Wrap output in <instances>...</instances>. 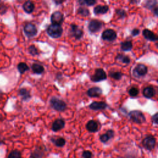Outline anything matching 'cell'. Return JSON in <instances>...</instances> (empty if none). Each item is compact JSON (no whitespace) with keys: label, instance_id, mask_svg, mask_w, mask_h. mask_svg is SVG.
Returning <instances> with one entry per match:
<instances>
[{"label":"cell","instance_id":"1","mask_svg":"<svg viewBox=\"0 0 158 158\" xmlns=\"http://www.w3.org/2000/svg\"><path fill=\"white\" fill-rule=\"evenodd\" d=\"M51 107L55 110L58 112H63L67 108L66 103L62 99L57 97H52L49 101Z\"/></svg>","mask_w":158,"mask_h":158},{"label":"cell","instance_id":"2","mask_svg":"<svg viewBox=\"0 0 158 158\" xmlns=\"http://www.w3.org/2000/svg\"><path fill=\"white\" fill-rule=\"evenodd\" d=\"M48 35L53 38H58L60 37L62 34L63 30L60 25L51 24L48 26L46 29Z\"/></svg>","mask_w":158,"mask_h":158},{"label":"cell","instance_id":"3","mask_svg":"<svg viewBox=\"0 0 158 158\" xmlns=\"http://www.w3.org/2000/svg\"><path fill=\"white\" fill-rule=\"evenodd\" d=\"M128 117L132 122L138 124H141L146 122V117L139 110H131L128 113Z\"/></svg>","mask_w":158,"mask_h":158},{"label":"cell","instance_id":"4","mask_svg":"<svg viewBox=\"0 0 158 158\" xmlns=\"http://www.w3.org/2000/svg\"><path fill=\"white\" fill-rule=\"evenodd\" d=\"M156 144V138L152 135H148L142 141L143 146L148 151H152Z\"/></svg>","mask_w":158,"mask_h":158},{"label":"cell","instance_id":"5","mask_svg":"<svg viewBox=\"0 0 158 158\" xmlns=\"http://www.w3.org/2000/svg\"><path fill=\"white\" fill-rule=\"evenodd\" d=\"M107 74L106 72L101 68L96 69L94 71V73L91 76V80L93 82H99L107 79Z\"/></svg>","mask_w":158,"mask_h":158},{"label":"cell","instance_id":"6","mask_svg":"<svg viewBox=\"0 0 158 158\" xmlns=\"http://www.w3.org/2000/svg\"><path fill=\"white\" fill-rule=\"evenodd\" d=\"M24 33H25L26 36L28 38H31L35 36L38 32L37 28L35 25L31 23H27L23 28Z\"/></svg>","mask_w":158,"mask_h":158},{"label":"cell","instance_id":"7","mask_svg":"<svg viewBox=\"0 0 158 158\" xmlns=\"http://www.w3.org/2000/svg\"><path fill=\"white\" fill-rule=\"evenodd\" d=\"M148 73V67L142 64H138L133 69V73L136 77H141L145 76Z\"/></svg>","mask_w":158,"mask_h":158},{"label":"cell","instance_id":"8","mask_svg":"<svg viewBox=\"0 0 158 158\" xmlns=\"http://www.w3.org/2000/svg\"><path fill=\"white\" fill-rule=\"evenodd\" d=\"M101 38L103 40L113 41L117 38V33L112 29H106L102 32Z\"/></svg>","mask_w":158,"mask_h":158},{"label":"cell","instance_id":"9","mask_svg":"<svg viewBox=\"0 0 158 158\" xmlns=\"http://www.w3.org/2000/svg\"><path fill=\"white\" fill-rule=\"evenodd\" d=\"M102 26V23L96 19L91 20L88 24V28L91 33H96L101 30Z\"/></svg>","mask_w":158,"mask_h":158},{"label":"cell","instance_id":"10","mask_svg":"<svg viewBox=\"0 0 158 158\" xmlns=\"http://www.w3.org/2000/svg\"><path fill=\"white\" fill-rule=\"evenodd\" d=\"M51 22L52 24L61 25L64 22V15L59 11H55L51 16Z\"/></svg>","mask_w":158,"mask_h":158},{"label":"cell","instance_id":"11","mask_svg":"<svg viewBox=\"0 0 158 158\" xmlns=\"http://www.w3.org/2000/svg\"><path fill=\"white\" fill-rule=\"evenodd\" d=\"M65 122L64 119L57 118L52 122L51 129L53 131L57 132L63 129L65 127Z\"/></svg>","mask_w":158,"mask_h":158},{"label":"cell","instance_id":"12","mask_svg":"<svg viewBox=\"0 0 158 158\" xmlns=\"http://www.w3.org/2000/svg\"><path fill=\"white\" fill-rule=\"evenodd\" d=\"M108 107V105L106 102L104 101L96 102L94 101L89 105V108L93 110H104Z\"/></svg>","mask_w":158,"mask_h":158},{"label":"cell","instance_id":"13","mask_svg":"<svg viewBox=\"0 0 158 158\" xmlns=\"http://www.w3.org/2000/svg\"><path fill=\"white\" fill-rule=\"evenodd\" d=\"M87 95L90 98H98L102 94V90L98 86L89 88L86 92Z\"/></svg>","mask_w":158,"mask_h":158},{"label":"cell","instance_id":"14","mask_svg":"<svg viewBox=\"0 0 158 158\" xmlns=\"http://www.w3.org/2000/svg\"><path fill=\"white\" fill-rule=\"evenodd\" d=\"M18 95L21 98L22 100L23 101H28L31 98V95L30 94V91L25 88H20L18 90Z\"/></svg>","mask_w":158,"mask_h":158},{"label":"cell","instance_id":"15","mask_svg":"<svg viewBox=\"0 0 158 158\" xmlns=\"http://www.w3.org/2000/svg\"><path fill=\"white\" fill-rule=\"evenodd\" d=\"M71 33L77 40H80L83 35V31L75 24H71Z\"/></svg>","mask_w":158,"mask_h":158},{"label":"cell","instance_id":"16","mask_svg":"<svg viewBox=\"0 0 158 158\" xmlns=\"http://www.w3.org/2000/svg\"><path fill=\"white\" fill-rule=\"evenodd\" d=\"M44 154V149L41 146H36L30 154V158H42Z\"/></svg>","mask_w":158,"mask_h":158},{"label":"cell","instance_id":"17","mask_svg":"<svg viewBox=\"0 0 158 158\" xmlns=\"http://www.w3.org/2000/svg\"><path fill=\"white\" fill-rule=\"evenodd\" d=\"M142 33L143 36L148 40H149L151 41H156L158 40L157 36L154 32H152L149 29L146 28L143 30Z\"/></svg>","mask_w":158,"mask_h":158},{"label":"cell","instance_id":"18","mask_svg":"<svg viewBox=\"0 0 158 158\" xmlns=\"http://www.w3.org/2000/svg\"><path fill=\"white\" fill-rule=\"evenodd\" d=\"M142 93L144 98L147 99H151L156 94V91L152 86H149L144 88L143 90Z\"/></svg>","mask_w":158,"mask_h":158},{"label":"cell","instance_id":"19","mask_svg":"<svg viewBox=\"0 0 158 158\" xmlns=\"http://www.w3.org/2000/svg\"><path fill=\"white\" fill-rule=\"evenodd\" d=\"M86 128L89 132H96L98 130V123L94 120H90L86 124Z\"/></svg>","mask_w":158,"mask_h":158},{"label":"cell","instance_id":"20","mask_svg":"<svg viewBox=\"0 0 158 158\" xmlns=\"http://www.w3.org/2000/svg\"><path fill=\"white\" fill-rule=\"evenodd\" d=\"M51 141L57 147H59V148H62L63 146H65L66 141L65 139L62 138V137H57V138H55L54 137H51L50 138Z\"/></svg>","mask_w":158,"mask_h":158},{"label":"cell","instance_id":"21","mask_svg":"<svg viewBox=\"0 0 158 158\" xmlns=\"http://www.w3.org/2000/svg\"><path fill=\"white\" fill-rule=\"evenodd\" d=\"M109 10V7L107 5L101 6L99 5L96 6L93 9V12L95 15H99V14H104L107 13Z\"/></svg>","mask_w":158,"mask_h":158},{"label":"cell","instance_id":"22","mask_svg":"<svg viewBox=\"0 0 158 158\" xmlns=\"http://www.w3.org/2000/svg\"><path fill=\"white\" fill-rule=\"evenodd\" d=\"M22 7L26 13L31 14L35 9V4H33V2L32 1L28 0L24 2Z\"/></svg>","mask_w":158,"mask_h":158},{"label":"cell","instance_id":"23","mask_svg":"<svg viewBox=\"0 0 158 158\" xmlns=\"http://www.w3.org/2000/svg\"><path fill=\"white\" fill-rule=\"evenodd\" d=\"M31 69L33 73L36 74H41L44 72V69L43 65L36 63H34L32 64Z\"/></svg>","mask_w":158,"mask_h":158},{"label":"cell","instance_id":"24","mask_svg":"<svg viewBox=\"0 0 158 158\" xmlns=\"http://www.w3.org/2000/svg\"><path fill=\"white\" fill-rule=\"evenodd\" d=\"M132 48L133 44L130 41H126L121 43V49L123 51H130Z\"/></svg>","mask_w":158,"mask_h":158},{"label":"cell","instance_id":"25","mask_svg":"<svg viewBox=\"0 0 158 158\" xmlns=\"http://www.w3.org/2000/svg\"><path fill=\"white\" fill-rule=\"evenodd\" d=\"M17 70H18L20 74H23L26 71H28L29 70V67L25 62H20V63H19L17 66Z\"/></svg>","mask_w":158,"mask_h":158},{"label":"cell","instance_id":"26","mask_svg":"<svg viewBox=\"0 0 158 158\" xmlns=\"http://www.w3.org/2000/svg\"><path fill=\"white\" fill-rule=\"evenodd\" d=\"M115 59L118 61H121L123 64H129L130 62V59L128 56L123 55L122 54H118L115 57Z\"/></svg>","mask_w":158,"mask_h":158},{"label":"cell","instance_id":"27","mask_svg":"<svg viewBox=\"0 0 158 158\" xmlns=\"http://www.w3.org/2000/svg\"><path fill=\"white\" fill-rule=\"evenodd\" d=\"M157 0H146L144 6L148 9L152 10L157 7Z\"/></svg>","mask_w":158,"mask_h":158},{"label":"cell","instance_id":"28","mask_svg":"<svg viewBox=\"0 0 158 158\" xmlns=\"http://www.w3.org/2000/svg\"><path fill=\"white\" fill-rule=\"evenodd\" d=\"M7 158H22V153L18 149L12 150Z\"/></svg>","mask_w":158,"mask_h":158},{"label":"cell","instance_id":"29","mask_svg":"<svg viewBox=\"0 0 158 158\" xmlns=\"http://www.w3.org/2000/svg\"><path fill=\"white\" fill-rule=\"evenodd\" d=\"M109 75L110 78L115 80H119L122 78L123 76V73L120 72H115V71H110L109 73Z\"/></svg>","mask_w":158,"mask_h":158},{"label":"cell","instance_id":"30","mask_svg":"<svg viewBox=\"0 0 158 158\" xmlns=\"http://www.w3.org/2000/svg\"><path fill=\"white\" fill-rule=\"evenodd\" d=\"M77 13L80 15H82V16H85V17H87L89 15V10L87 9V8H85V7H79L78 9V10H77Z\"/></svg>","mask_w":158,"mask_h":158},{"label":"cell","instance_id":"31","mask_svg":"<svg viewBox=\"0 0 158 158\" xmlns=\"http://www.w3.org/2000/svg\"><path fill=\"white\" fill-rule=\"evenodd\" d=\"M128 94L129 95L132 97V98H135L138 96L139 94V89L136 87H131L129 90H128Z\"/></svg>","mask_w":158,"mask_h":158},{"label":"cell","instance_id":"32","mask_svg":"<svg viewBox=\"0 0 158 158\" xmlns=\"http://www.w3.org/2000/svg\"><path fill=\"white\" fill-rule=\"evenodd\" d=\"M28 52L31 56H36L39 54L37 48L34 45H31L28 47Z\"/></svg>","mask_w":158,"mask_h":158},{"label":"cell","instance_id":"33","mask_svg":"<svg viewBox=\"0 0 158 158\" xmlns=\"http://www.w3.org/2000/svg\"><path fill=\"white\" fill-rule=\"evenodd\" d=\"M99 139L102 143H107L109 139H110V138H109V135H107V133H104V134H101L99 136Z\"/></svg>","mask_w":158,"mask_h":158},{"label":"cell","instance_id":"34","mask_svg":"<svg viewBox=\"0 0 158 158\" xmlns=\"http://www.w3.org/2000/svg\"><path fill=\"white\" fill-rule=\"evenodd\" d=\"M116 14L118 16L119 19H123L126 17V12L123 9H117L116 10Z\"/></svg>","mask_w":158,"mask_h":158},{"label":"cell","instance_id":"35","mask_svg":"<svg viewBox=\"0 0 158 158\" xmlns=\"http://www.w3.org/2000/svg\"><path fill=\"white\" fill-rule=\"evenodd\" d=\"M83 158H93V154L90 151L85 150L82 153Z\"/></svg>","mask_w":158,"mask_h":158},{"label":"cell","instance_id":"36","mask_svg":"<svg viewBox=\"0 0 158 158\" xmlns=\"http://www.w3.org/2000/svg\"><path fill=\"white\" fill-rule=\"evenodd\" d=\"M7 6L3 3H0V15H2L5 14L7 12Z\"/></svg>","mask_w":158,"mask_h":158},{"label":"cell","instance_id":"37","mask_svg":"<svg viewBox=\"0 0 158 158\" xmlns=\"http://www.w3.org/2000/svg\"><path fill=\"white\" fill-rule=\"evenodd\" d=\"M151 121H152V123H154L155 125H157L158 124V113L157 112H156L155 114H154L152 116Z\"/></svg>","mask_w":158,"mask_h":158},{"label":"cell","instance_id":"38","mask_svg":"<svg viewBox=\"0 0 158 158\" xmlns=\"http://www.w3.org/2000/svg\"><path fill=\"white\" fill-rule=\"evenodd\" d=\"M85 4H86L87 6H92L94 5L96 2V0H83Z\"/></svg>","mask_w":158,"mask_h":158},{"label":"cell","instance_id":"39","mask_svg":"<svg viewBox=\"0 0 158 158\" xmlns=\"http://www.w3.org/2000/svg\"><path fill=\"white\" fill-rule=\"evenodd\" d=\"M139 30L138 29V28H134L131 32V34L133 36H137L138 35H139Z\"/></svg>","mask_w":158,"mask_h":158},{"label":"cell","instance_id":"40","mask_svg":"<svg viewBox=\"0 0 158 158\" xmlns=\"http://www.w3.org/2000/svg\"><path fill=\"white\" fill-rule=\"evenodd\" d=\"M106 133H107V135H109V138H110V139H112V138H114V131L112 130H111V129L108 130Z\"/></svg>","mask_w":158,"mask_h":158},{"label":"cell","instance_id":"41","mask_svg":"<svg viewBox=\"0 0 158 158\" xmlns=\"http://www.w3.org/2000/svg\"><path fill=\"white\" fill-rule=\"evenodd\" d=\"M54 2L56 4H62L65 0H53Z\"/></svg>","mask_w":158,"mask_h":158},{"label":"cell","instance_id":"42","mask_svg":"<svg viewBox=\"0 0 158 158\" xmlns=\"http://www.w3.org/2000/svg\"><path fill=\"white\" fill-rule=\"evenodd\" d=\"M153 10V12H154V15H158V8H157V7H156L154 9H152Z\"/></svg>","mask_w":158,"mask_h":158},{"label":"cell","instance_id":"43","mask_svg":"<svg viewBox=\"0 0 158 158\" xmlns=\"http://www.w3.org/2000/svg\"><path fill=\"white\" fill-rule=\"evenodd\" d=\"M78 2H79V4H80V5H81V6H83V5L85 4L83 0H78Z\"/></svg>","mask_w":158,"mask_h":158},{"label":"cell","instance_id":"44","mask_svg":"<svg viewBox=\"0 0 158 158\" xmlns=\"http://www.w3.org/2000/svg\"><path fill=\"white\" fill-rule=\"evenodd\" d=\"M4 94V93L2 92V91L0 89V99L2 98V95Z\"/></svg>","mask_w":158,"mask_h":158},{"label":"cell","instance_id":"45","mask_svg":"<svg viewBox=\"0 0 158 158\" xmlns=\"http://www.w3.org/2000/svg\"><path fill=\"white\" fill-rule=\"evenodd\" d=\"M5 144V143L4 142V141L0 139V145H1V144Z\"/></svg>","mask_w":158,"mask_h":158},{"label":"cell","instance_id":"46","mask_svg":"<svg viewBox=\"0 0 158 158\" xmlns=\"http://www.w3.org/2000/svg\"><path fill=\"white\" fill-rule=\"evenodd\" d=\"M0 1H1V0H0Z\"/></svg>","mask_w":158,"mask_h":158}]
</instances>
